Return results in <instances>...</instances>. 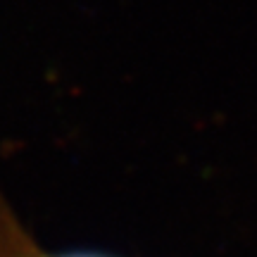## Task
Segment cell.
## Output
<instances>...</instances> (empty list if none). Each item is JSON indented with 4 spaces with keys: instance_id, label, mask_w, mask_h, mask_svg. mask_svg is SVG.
I'll list each match as a JSON object with an SVG mask.
<instances>
[{
    "instance_id": "1",
    "label": "cell",
    "mask_w": 257,
    "mask_h": 257,
    "mask_svg": "<svg viewBox=\"0 0 257 257\" xmlns=\"http://www.w3.org/2000/svg\"><path fill=\"white\" fill-rule=\"evenodd\" d=\"M0 257H110L98 252H48L29 229L19 221L10 207L5 195L0 193Z\"/></svg>"
}]
</instances>
